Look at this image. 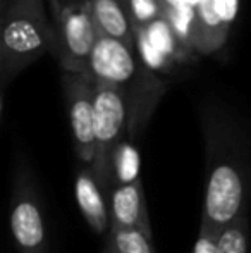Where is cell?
Listing matches in <instances>:
<instances>
[{"instance_id": "7", "label": "cell", "mask_w": 251, "mask_h": 253, "mask_svg": "<svg viewBox=\"0 0 251 253\" xmlns=\"http://www.w3.org/2000/svg\"><path fill=\"white\" fill-rule=\"evenodd\" d=\"M62 91L69 119L72 145L79 162L93 164L95 136V81L88 73L62 71Z\"/></svg>"}, {"instance_id": "16", "label": "cell", "mask_w": 251, "mask_h": 253, "mask_svg": "<svg viewBox=\"0 0 251 253\" xmlns=\"http://www.w3.org/2000/svg\"><path fill=\"white\" fill-rule=\"evenodd\" d=\"M126 9L129 12L134 30L153 23L155 19L165 14V7L162 0H127Z\"/></svg>"}, {"instance_id": "1", "label": "cell", "mask_w": 251, "mask_h": 253, "mask_svg": "<svg viewBox=\"0 0 251 253\" xmlns=\"http://www.w3.org/2000/svg\"><path fill=\"white\" fill-rule=\"evenodd\" d=\"M205 131V200L201 224L217 233L220 227L248 215L251 167L234 124L220 114H208Z\"/></svg>"}, {"instance_id": "18", "label": "cell", "mask_w": 251, "mask_h": 253, "mask_svg": "<svg viewBox=\"0 0 251 253\" xmlns=\"http://www.w3.org/2000/svg\"><path fill=\"white\" fill-rule=\"evenodd\" d=\"M7 3H9V0H0V7H2V9L7 5Z\"/></svg>"}, {"instance_id": "10", "label": "cell", "mask_w": 251, "mask_h": 253, "mask_svg": "<svg viewBox=\"0 0 251 253\" xmlns=\"http://www.w3.org/2000/svg\"><path fill=\"white\" fill-rule=\"evenodd\" d=\"M74 197L90 229L98 236H107L112 226L108 191L91 164L81 162L74 179Z\"/></svg>"}, {"instance_id": "14", "label": "cell", "mask_w": 251, "mask_h": 253, "mask_svg": "<svg viewBox=\"0 0 251 253\" xmlns=\"http://www.w3.org/2000/svg\"><path fill=\"white\" fill-rule=\"evenodd\" d=\"M114 253H155L151 236L140 227H122L112 224L105 245Z\"/></svg>"}, {"instance_id": "15", "label": "cell", "mask_w": 251, "mask_h": 253, "mask_svg": "<svg viewBox=\"0 0 251 253\" xmlns=\"http://www.w3.org/2000/svg\"><path fill=\"white\" fill-rule=\"evenodd\" d=\"M218 253H250V222L248 215L217 231Z\"/></svg>"}, {"instance_id": "6", "label": "cell", "mask_w": 251, "mask_h": 253, "mask_svg": "<svg viewBox=\"0 0 251 253\" xmlns=\"http://www.w3.org/2000/svg\"><path fill=\"white\" fill-rule=\"evenodd\" d=\"M55 59L62 71L86 73L98 38L90 0H54Z\"/></svg>"}, {"instance_id": "8", "label": "cell", "mask_w": 251, "mask_h": 253, "mask_svg": "<svg viewBox=\"0 0 251 253\" xmlns=\"http://www.w3.org/2000/svg\"><path fill=\"white\" fill-rule=\"evenodd\" d=\"M194 19V52L215 53L224 47L239 10V0H200Z\"/></svg>"}, {"instance_id": "3", "label": "cell", "mask_w": 251, "mask_h": 253, "mask_svg": "<svg viewBox=\"0 0 251 253\" xmlns=\"http://www.w3.org/2000/svg\"><path fill=\"white\" fill-rule=\"evenodd\" d=\"M55 28L43 0H9L0 24V90H5L43 53H54Z\"/></svg>"}, {"instance_id": "19", "label": "cell", "mask_w": 251, "mask_h": 253, "mask_svg": "<svg viewBox=\"0 0 251 253\" xmlns=\"http://www.w3.org/2000/svg\"><path fill=\"white\" fill-rule=\"evenodd\" d=\"M102 253H114V252H112V250H108L107 247H104V250H102Z\"/></svg>"}, {"instance_id": "2", "label": "cell", "mask_w": 251, "mask_h": 253, "mask_svg": "<svg viewBox=\"0 0 251 253\" xmlns=\"http://www.w3.org/2000/svg\"><path fill=\"white\" fill-rule=\"evenodd\" d=\"M86 73L95 81L114 84L126 93L131 107V140L146 126L155 105L167 90V83L141 60L136 48L100 33Z\"/></svg>"}, {"instance_id": "11", "label": "cell", "mask_w": 251, "mask_h": 253, "mask_svg": "<svg viewBox=\"0 0 251 253\" xmlns=\"http://www.w3.org/2000/svg\"><path fill=\"white\" fill-rule=\"evenodd\" d=\"M108 202H110L112 224L122 227H140L151 236V226L141 181L115 186L110 191Z\"/></svg>"}, {"instance_id": "20", "label": "cell", "mask_w": 251, "mask_h": 253, "mask_svg": "<svg viewBox=\"0 0 251 253\" xmlns=\"http://www.w3.org/2000/svg\"><path fill=\"white\" fill-rule=\"evenodd\" d=\"M126 2H127V0H122V3H124V5H126Z\"/></svg>"}, {"instance_id": "9", "label": "cell", "mask_w": 251, "mask_h": 253, "mask_svg": "<svg viewBox=\"0 0 251 253\" xmlns=\"http://www.w3.org/2000/svg\"><path fill=\"white\" fill-rule=\"evenodd\" d=\"M134 35H136V50L141 60L151 71L169 69L172 62H181L186 52H191L179 40L165 14L153 23L134 30Z\"/></svg>"}, {"instance_id": "5", "label": "cell", "mask_w": 251, "mask_h": 253, "mask_svg": "<svg viewBox=\"0 0 251 253\" xmlns=\"http://www.w3.org/2000/svg\"><path fill=\"white\" fill-rule=\"evenodd\" d=\"M95 81V80H93ZM131 133V107L126 93L119 86L95 81V152L93 169L105 184L110 197L112 157L115 148Z\"/></svg>"}, {"instance_id": "12", "label": "cell", "mask_w": 251, "mask_h": 253, "mask_svg": "<svg viewBox=\"0 0 251 253\" xmlns=\"http://www.w3.org/2000/svg\"><path fill=\"white\" fill-rule=\"evenodd\" d=\"M90 5L98 33L136 48L134 28L122 0H90Z\"/></svg>"}, {"instance_id": "4", "label": "cell", "mask_w": 251, "mask_h": 253, "mask_svg": "<svg viewBox=\"0 0 251 253\" xmlns=\"http://www.w3.org/2000/svg\"><path fill=\"white\" fill-rule=\"evenodd\" d=\"M43 195L30 160L17 153L10 179V234L17 253H52Z\"/></svg>"}, {"instance_id": "17", "label": "cell", "mask_w": 251, "mask_h": 253, "mask_svg": "<svg viewBox=\"0 0 251 253\" xmlns=\"http://www.w3.org/2000/svg\"><path fill=\"white\" fill-rule=\"evenodd\" d=\"M191 253H218L217 252V233L201 224L196 243H194L193 252Z\"/></svg>"}, {"instance_id": "13", "label": "cell", "mask_w": 251, "mask_h": 253, "mask_svg": "<svg viewBox=\"0 0 251 253\" xmlns=\"http://www.w3.org/2000/svg\"><path fill=\"white\" fill-rule=\"evenodd\" d=\"M140 152H138L134 140L126 138L115 148L112 157V190L119 184L136 183L140 179ZM110 190V191H112Z\"/></svg>"}]
</instances>
